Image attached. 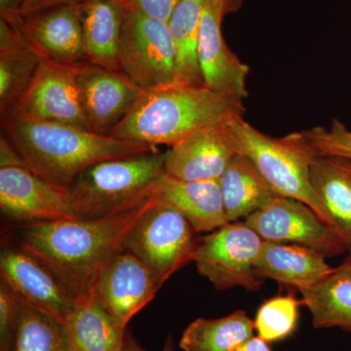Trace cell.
Returning a JSON list of instances; mask_svg holds the SVG:
<instances>
[{
	"label": "cell",
	"instance_id": "obj_1",
	"mask_svg": "<svg viewBox=\"0 0 351 351\" xmlns=\"http://www.w3.org/2000/svg\"><path fill=\"white\" fill-rule=\"evenodd\" d=\"M154 200L101 219H71L9 226L6 232L57 277L75 299L91 294L97 278L117 253L127 234Z\"/></svg>",
	"mask_w": 351,
	"mask_h": 351
},
{
	"label": "cell",
	"instance_id": "obj_2",
	"mask_svg": "<svg viewBox=\"0 0 351 351\" xmlns=\"http://www.w3.org/2000/svg\"><path fill=\"white\" fill-rule=\"evenodd\" d=\"M1 130L25 167L64 189L95 163L157 151L59 122L31 119L14 108L1 112Z\"/></svg>",
	"mask_w": 351,
	"mask_h": 351
},
{
	"label": "cell",
	"instance_id": "obj_3",
	"mask_svg": "<svg viewBox=\"0 0 351 351\" xmlns=\"http://www.w3.org/2000/svg\"><path fill=\"white\" fill-rule=\"evenodd\" d=\"M242 100L206 86L173 82L143 92L110 136L149 145H177L206 127L243 117Z\"/></svg>",
	"mask_w": 351,
	"mask_h": 351
},
{
	"label": "cell",
	"instance_id": "obj_4",
	"mask_svg": "<svg viewBox=\"0 0 351 351\" xmlns=\"http://www.w3.org/2000/svg\"><path fill=\"white\" fill-rule=\"evenodd\" d=\"M166 174L164 152L108 159L83 170L68 188L76 219H101L138 206Z\"/></svg>",
	"mask_w": 351,
	"mask_h": 351
},
{
	"label": "cell",
	"instance_id": "obj_5",
	"mask_svg": "<svg viewBox=\"0 0 351 351\" xmlns=\"http://www.w3.org/2000/svg\"><path fill=\"white\" fill-rule=\"evenodd\" d=\"M230 131L237 152L253 161L279 195L304 203L334 230L331 217L311 184V154L295 133L280 138L269 137L254 128L243 117L232 120Z\"/></svg>",
	"mask_w": 351,
	"mask_h": 351
},
{
	"label": "cell",
	"instance_id": "obj_6",
	"mask_svg": "<svg viewBox=\"0 0 351 351\" xmlns=\"http://www.w3.org/2000/svg\"><path fill=\"white\" fill-rule=\"evenodd\" d=\"M196 233L182 215L154 197L132 226L124 246L164 284L193 261L198 240Z\"/></svg>",
	"mask_w": 351,
	"mask_h": 351
},
{
	"label": "cell",
	"instance_id": "obj_7",
	"mask_svg": "<svg viewBox=\"0 0 351 351\" xmlns=\"http://www.w3.org/2000/svg\"><path fill=\"white\" fill-rule=\"evenodd\" d=\"M263 240L246 223H230L198 237L193 262L216 290L242 287L258 291L263 279L256 262Z\"/></svg>",
	"mask_w": 351,
	"mask_h": 351
},
{
	"label": "cell",
	"instance_id": "obj_8",
	"mask_svg": "<svg viewBox=\"0 0 351 351\" xmlns=\"http://www.w3.org/2000/svg\"><path fill=\"white\" fill-rule=\"evenodd\" d=\"M119 58L120 71L144 91L176 82L177 54L164 21L126 10Z\"/></svg>",
	"mask_w": 351,
	"mask_h": 351
},
{
	"label": "cell",
	"instance_id": "obj_9",
	"mask_svg": "<svg viewBox=\"0 0 351 351\" xmlns=\"http://www.w3.org/2000/svg\"><path fill=\"white\" fill-rule=\"evenodd\" d=\"M245 219V223L263 241L300 245L326 258L346 250L343 240L331 226L299 200L278 196Z\"/></svg>",
	"mask_w": 351,
	"mask_h": 351
},
{
	"label": "cell",
	"instance_id": "obj_10",
	"mask_svg": "<svg viewBox=\"0 0 351 351\" xmlns=\"http://www.w3.org/2000/svg\"><path fill=\"white\" fill-rule=\"evenodd\" d=\"M0 213L9 226L76 219L68 189L45 181L24 165L0 166Z\"/></svg>",
	"mask_w": 351,
	"mask_h": 351
},
{
	"label": "cell",
	"instance_id": "obj_11",
	"mask_svg": "<svg viewBox=\"0 0 351 351\" xmlns=\"http://www.w3.org/2000/svg\"><path fill=\"white\" fill-rule=\"evenodd\" d=\"M0 277L20 300L66 324L76 299L43 263L3 233Z\"/></svg>",
	"mask_w": 351,
	"mask_h": 351
},
{
	"label": "cell",
	"instance_id": "obj_12",
	"mask_svg": "<svg viewBox=\"0 0 351 351\" xmlns=\"http://www.w3.org/2000/svg\"><path fill=\"white\" fill-rule=\"evenodd\" d=\"M162 285L149 267L124 248L101 270L91 293L117 324L126 330Z\"/></svg>",
	"mask_w": 351,
	"mask_h": 351
},
{
	"label": "cell",
	"instance_id": "obj_13",
	"mask_svg": "<svg viewBox=\"0 0 351 351\" xmlns=\"http://www.w3.org/2000/svg\"><path fill=\"white\" fill-rule=\"evenodd\" d=\"M76 82L88 129L97 135L110 136L144 92L122 71L88 62L78 66Z\"/></svg>",
	"mask_w": 351,
	"mask_h": 351
},
{
	"label": "cell",
	"instance_id": "obj_14",
	"mask_svg": "<svg viewBox=\"0 0 351 351\" xmlns=\"http://www.w3.org/2000/svg\"><path fill=\"white\" fill-rule=\"evenodd\" d=\"M78 66L43 59L31 84L12 108L31 119L89 131L76 82Z\"/></svg>",
	"mask_w": 351,
	"mask_h": 351
},
{
	"label": "cell",
	"instance_id": "obj_15",
	"mask_svg": "<svg viewBox=\"0 0 351 351\" xmlns=\"http://www.w3.org/2000/svg\"><path fill=\"white\" fill-rule=\"evenodd\" d=\"M7 23L19 29L43 59L66 64L87 62L78 4L20 15Z\"/></svg>",
	"mask_w": 351,
	"mask_h": 351
},
{
	"label": "cell",
	"instance_id": "obj_16",
	"mask_svg": "<svg viewBox=\"0 0 351 351\" xmlns=\"http://www.w3.org/2000/svg\"><path fill=\"white\" fill-rule=\"evenodd\" d=\"M230 121L206 127L170 147L164 152L166 174L182 181L219 180L237 154Z\"/></svg>",
	"mask_w": 351,
	"mask_h": 351
},
{
	"label": "cell",
	"instance_id": "obj_17",
	"mask_svg": "<svg viewBox=\"0 0 351 351\" xmlns=\"http://www.w3.org/2000/svg\"><path fill=\"white\" fill-rule=\"evenodd\" d=\"M223 17L208 0L201 22L197 57L205 86L243 100L248 96L247 77L250 69L228 47L223 34Z\"/></svg>",
	"mask_w": 351,
	"mask_h": 351
},
{
	"label": "cell",
	"instance_id": "obj_18",
	"mask_svg": "<svg viewBox=\"0 0 351 351\" xmlns=\"http://www.w3.org/2000/svg\"><path fill=\"white\" fill-rule=\"evenodd\" d=\"M157 201L174 208L197 233L228 225L219 180L182 181L165 174L154 189Z\"/></svg>",
	"mask_w": 351,
	"mask_h": 351
},
{
	"label": "cell",
	"instance_id": "obj_19",
	"mask_svg": "<svg viewBox=\"0 0 351 351\" xmlns=\"http://www.w3.org/2000/svg\"><path fill=\"white\" fill-rule=\"evenodd\" d=\"M261 278L294 287L301 292L324 280L335 269L318 252L295 244L263 241L256 262Z\"/></svg>",
	"mask_w": 351,
	"mask_h": 351
},
{
	"label": "cell",
	"instance_id": "obj_20",
	"mask_svg": "<svg viewBox=\"0 0 351 351\" xmlns=\"http://www.w3.org/2000/svg\"><path fill=\"white\" fill-rule=\"evenodd\" d=\"M78 9L88 63L120 71V36L126 12L121 0H84Z\"/></svg>",
	"mask_w": 351,
	"mask_h": 351
},
{
	"label": "cell",
	"instance_id": "obj_21",
	"mask_svg": "<svg viewBox=\"0 0 351 351\" xmlns=\"http://www.w3.org/2000/svg\"><path fill=\"white\" fill-rule=\"evenodd\" d=\"M309 175L332 221V228L351 254V161L336 156H311Z\"/></svg>",
	"mask_w": 351,
	"mask_h": 351
},
{
	"label": "cell",
	"instance_id": "obj_22",
	"mask_svg": "<svg viewBox=\"0 0 351 351\" xmlns=\"http://www.w3.org/2000/svg\"><path fill=\"white\" fill-rule=\"evenodd\" d=\"M228 223L247 218L280 196L248 156L237 152L219 179Z\"/></svg>",
	"mask_w": 351,
	"mask_h": 351
},
{
	"label": "cell",
	"instance_id": "obj_23",
	"mask_svg": "<svg viewBox=\"0 0 351 351\" xmlns=\"http://www.w3.org/2000/svg\"><path fill=\"white\" fill-rule=\"evenodd\" d=\"M69 350L123 351L125 329H122L93 294L76 299L66 323Z\"/></svg>",
	"mask_w": 351,
	"mask_h": 351
},
{
	"label": "cell",
	"instance_id": "obj_24",
	"mask_svg": "<svg viewBox=\"0 0 351 351\" xmlns=\"http://www.w3.org/2000/svg\"><path fill=\"white\" fill-rule=\"evenodd\" d=\"M301 293L316 329L351 332V271L337 267L319 284Z\"/></svg>",
	"mask_w": 351,
	"mask_h": 351
},
{
	"label": "cell",
	"instance_id": "obj_25",
	"mask_svg": "<svg viewBox=\"0 0 351 351\" xmlns=\"http://www.w3.org/2000/svg\"><path fill=\"white\" fill-rule=\"evenodd\" d=\"M208 0H181L173 11L168 27L177 54L176 82L205 86L198 63L201 22Z\"/></svg>",
	"mask_w": 351,
	"mask_h": 351
},
{
	"label": "cell",
	"instance_id": "obj_26",
	"mask_svg": "<svg viewBox=\"0 0 351 351\" xmlns=\"http://www.w3.org/2000/svg\"><path fill=\"white\" fill-rule=\"evenodd\" d=\"M254 321L243 311L216 318H198L186 328L180 348L184 351H233L254 336Z\"/></svg>",
	"mask_w": 351,
	"mask_h": 351
},
{
	"label": "cell",
	"instance_id": "obj_27",
	"mask_svg": "<svg viewBox=\"0 0 351 351\" xmlns=\"http://www.w3.org/2000/svg\"><path fill=\"white\" fill-rule=\"evenodd\" d=\"M11 351H69L66 325L19 299Z\"/></svg>",
	"mask_w": 351,
	"mask_h": 351
},
{
	"label": "cell",
	"instance_id": "obj_28",
	"mask_svg": "<svg viewBox=\"0 0 351 351\" xmlns=\"http://www.w3.org/2000/svg\"><path fill=\"white\" fill-rule=\"evenodd\" d=\"M43 58L23 34L17 43L0 49V110L15 107L31 84Z\"/></svg>",
	"mask_w": 351,
	"mask_h": 351
},
{
	"label": "cell",
	"instance_id": "obj_29",
	"mask_svg": "<svg viewBox=\"0 0 351 351\" xmlns=\"http://www.w3.org/2000/svg\"><path fill=\"white\" fill-rule=\"evenodd\" d=\"M294 295H278L263 302L254 320L258 336L267 343L292 336L299 322V306Z\"/></svg>",
	"mask_w": 351,
	"mask_h": 351
},
{
	"label": "cell",
	"instance_id": "obj_30",
	"mask_svg": "<svg viewBox=\"0 0 351 351\" xmlns=\"http://www.w3.org/2000/svg\"><path fill=\"white\" fill-rule=\"evenodd\" d=\"M295 134L311 156H336L351 161V131L337 119L329 129L315 127Z\"/></svg>",
	"mask_w": 351,
	"mask_h": 351
},
{
	"label": "cell",
	"instance_id": "obj_31",
	"mask_svg": "<svg viewBox=\"0 0 351 351\" xmlns=\"http://www.w3.org/2000/svg\"><path fill=\"white\" fill-rule=\"evenodd\" d=\"M17 295L0 281V351H11L15 339L18 314Z\"/></svg>",
	"mask_w": 351,
	"mask_h": 351
},
{
	"label": "cell",
	"instance_id": "obj_32",
	"mask_svg": "<svg viewBox=\"0 0 351 351\" xmlns=\"http://www.w3.org/2000/svg\"><path fill=\"white\" fill-rule=\"evenodd\" d=\"M126 10L137 11L168 23L181 0H121Z\"/></svg>",
	"mask_w": 351,
	"mask_h": 351
},
{
	"label": "cell",
	"instance_id": "obj_33",
	"mask_svg": "<svg viewBox=\"0 0 351 351\" xmlns=\"http://www.w3.org/2000/svg\"><path fill=\"white\" fill-rule=\"evenodd\" d=\"M83 1L84 0H25L21 15H31V14L41 12L55 7L77 5Z\"/></svg>",
	"mask_w": 351,
	"mask_h": 351
},
{
	"label": "cell",
	"instance_id": "obj_34",
	"mask_svg": "<svg viewBox=\"0 0 351 351\" xmlns=\"http://www.w3.org/2000/svg\"><path fill=\"white\" fill-rule=\"evenodd\" d=\"M25 0H0V16L6 22L19 17Z\"/></svg>",
	"mask_w": 351,
	"mask_h": 351
},
{
	"label": "cell",
	"instance_id": "obj_35",
	"mask_svg": "<svg viewBox=\"0 0 351 351\" xmlns=\"http://www.w3.org/2000/svg\"><path fill=\"white\" fill-rule=\"evenodd\" d=\"M212 1L223 18L228 14L239 12L244 3V0H212Z\"/></svg>",
	"mask_w": 351,
	"mask_h": 351
},
{
	"label": "cell",
	"instance_id": "obj_36",
	"mask_svg": "<svg viewBox=\"0 0 351 351\" xmlns=\"http://www.w3.org/2000/svg\"><path fill=\"white\" fill-rule=\"evenodd\" d=\"M233 351H274L269 346V343L263 341L260 337H252L248 341H245L243 345L237 348Z\"/></svg>",
	"mask_w": 351,
	"mask_h": 351
},
{
	"label": "cell",
	"instance_id": "obj_37",
	"mask_svg": "<svg viewBox=\"0 0 351 351\" xmlns=\"http://www.w3.org/2000/svg\"><path fill=\"white\" fill-rule=\"evenodd\" d=\"M123 351H147L145 350V348H143L142 346L138 345L137 341L133 339V337L131 335H126L125 337V343H124ZM161 351H175L174 343H173L172 337H167L166 339L165 343H164V346L162 350Z\"/></svg>",
	"mask_w": 351,
	"mask_h": 351
},
{
	"label": "cell",
	"instance_id": "obj_38",
	"mask_svg": "<svg viewBox=\"0 0 351 351\" xmlns=\"http://www.w3.org/2000/svg\"><path fill=\"white\" fill-rule=\"evenodd\" d=\"M339 269L348 270V271H351V254L348 256V258L339 265Z\"/></svg>",
	"mask_w": 351,
	"mask_h": 351
},
{
	"label": "cell",
	"instance_id": "obj_39",
	"mask_svg": "<svg viewBox=\"0 0 351 351\" xmlns=\"http://www.w3.org/2000/svg\"><path fill=\"white\" fill-rule=\"evenodd\" d=\"M69 351H73V350H69Z\"/></svg>",
	"mask_w": 351,
	"mask_h": 351
}]
</instances>
